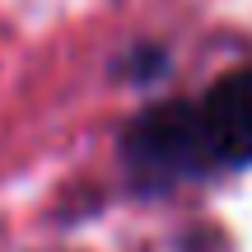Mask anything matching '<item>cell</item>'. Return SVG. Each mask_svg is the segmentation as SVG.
Masks as SVG:
<instances>
[{"mask_svg": "<svg viewBox=\"0 0 252 252\" xmlns=\"http://www.w3.org/2000/svg\"><path fill=\"white\" fill-rule=\"evenodd\" d=\"M196 126L210 173L252 163V65L229 70L196 98Z\"/></svg>", "mask_w": 252, "mask_h": 252, "instance_id": "cell-1", "label": "cell"}]
</instances>
